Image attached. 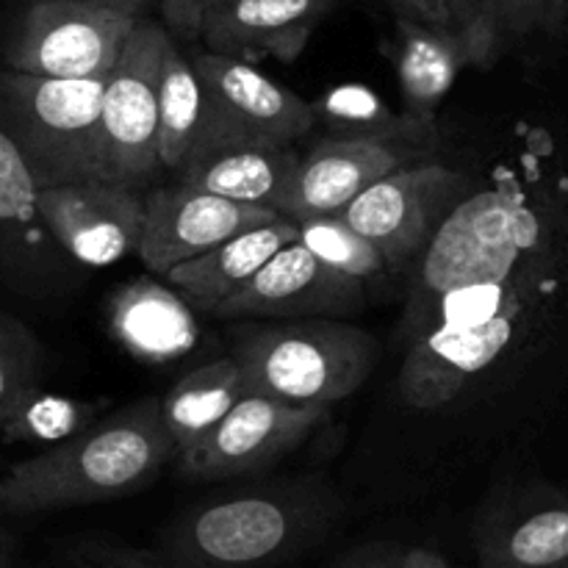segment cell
Returning a JSON list of instances; mask_svg holds the SVG:
<instances>
[{
	"mask_svg": "<svg viewBox=\"0 0 568 568\" xmlns=\"http://www.w3.org/2000/svg\"><path fill=\"white\" fill-rule=\"evenodd\" d=\"M344 516L322 477H286L192 505L161 530L164 568H275L320 547Z\"/></svg>",
	"mask_w": 568,
	"mask_h": 568,
	"instance_id": "6da1fadb",
	"label": "cell"
},
{
	"mask_svg": "<svg viewBox=\"0 0 568 568\" xmlns=\"http://www.w3.org/2000/svg\"><path fill=\"white\" fill-rule=\"evenodd\" d=\"M172 458L178 453L161 422V399H139L11 466L0 477V514L33 516L131 497Z\"/></svg>",
	"mask_w": 568,
	"mask_h": 568,
	"instance_id": "7a4b0ae2",
	"label": "cell"
},
{
	"mask_svg": "<svg viewBox=\"0 0 568 568\" xmlns=\"http://www.w3.org/2000/svg\"><path fill=\"white\" fill-rule=\"evenodd\" d=\"M381 342L344 320H277L244 325L233 338L244 394L331 408L353 397L381 364Z\"/></svg>",
	"mask_w": 568,
	"mask_h": 568,
	"instance_id": "3957f363",
	"label": "cell"
},
{
	"mask_svg": "<svg viewBox=\"0 0 568 568\" xmlns=\"http://www.w3.org/2000/svg\"><path fill=\"white\" fill-rule=\"evenodd\" d=\"M103 81L0 72V128L22 150L42 189L103 178Z\"/></svg>",
	"mask_w": 568,
	"mask_h": 568,
	"instance_id": "277c9868",
	"label": "cell"
},
{
	"mask_svg": "<svg viewBox=\"0 0 568 568\" xmlns=\"http://www.w3.org/2000/svg\"><path fill=\"white\" fill-rule=\"evenodd\" d=\"M538 214L516 189L469 192L416 258V277L403 316L419 311L447 288L508 281L525 255L538 247Z\"/></svg>",
	"mask_w": 568,
	"mask_h": 568,
	"instance_id": "5b68a950",
	"label": "cell"
},
{
	"mask_svg": "<svg viewBox=\"0 0 568 568\" xmlns=\"http://www.w3.org/2000/svg\"><path fill=\"white\" fill-rule=\"evenodd\" d=\"M192 64L203 87V116L189 155L231 144L292 148L316 125L311 103L250 61L203 50Z\"/></svg>",
	"mask_w": 568,
	"mask_h": 568,
	"instance_id": "8992f818",
	"label": "cell"
},
{
	"mask_svg": "<svg viewBox=\"0 0 568 568\" xmlns=\"http://www.w3.org/2000/svg\"><path fill=\"white\" fill-rule=\"evenodd\" d=\"M164 26L139 17L120 50V59L103 81L100 100V142L103 178L122 186L142 189L159 161V67L164 50Z\"/></svg>",
	"mask_w": 568,
	"mask_h": 568,
	"instance_id": "52a82bcc",
	"label": "cell"
},
{
	"mask_svg": "<svg viewBox=\"0 0 568 568\" xmlns=\"http://www.w3.org/2000/svg\"><path fill=\"white\" fill-rule=\"evenodd\" d=\"M136 20L81 0H31L6 48V70L70 81L105 78Z\"/></svg>",
	"mask_w": 568,
	"mask_h": 568,
	"instance_id": "ba28073f",
	"label": "cell"
},
{
	"mask_svg": "<svg viewBox=\"0 0 568 568\" xmlns=\"http://www.w3.org/2000/svg\"><path fill=\"white\" fill-rule=\"evenodd\" d=\"M469 192L466 172L447 164H405L364 189L338 216L381 250L388 270H405Z\"/></svg>",
	"mask_w": 568,
	"mask_h": 568,
	"instance_id": "9c48e42d",
	"label": "cell"
},
{
	"mask_svg": "<svg viewBox=\"0 0 568 568\" xmlns=\"http://www.w3.org/2000/svg\"><path fill=\"white\" fill-rule=\"evenodd\" d=\"M327 408L288 405L264 394H244L231 410L178 455V471L192 483H225L261 475L305 442Z\"/></svg>",
	"mask_w": 568,
	"mask_h": 568,
	"instance_id": "30bf717a",
	"label": "cell"
},
{
	"mask_svg": "<svg viewBox=\"0 0 568 568\" xmlns=\"http://www.w3.org/2000/svg\"><path fill=\"white\" fill-rule=\"evenodd\" d=\"M364 305V281L331 270L294 239L209 314L220 320H347Z\"/></svg>",
	"mask_w": 568,
	"mask_h": 568,
	"instance_id": "8fae6325",
	"label": "cell"
},
{
	"mask_svg": "<svg viewBox=\"0 0 568 568\" xmlns=\"http://www.w3.org/2000/svg\"><path fill=\"white\" fill-rule=\"evenodd\" d=\"M39 216L55 247L83 266H114L139 250L144 197L114 181H81L39 189Z\"/></svg>",
	"mask_w": 568,
	"mask_h": 568,
	"instance_id": "7c38bea8",
	"label": "cell"
},
{
	"mask_svg": "<svg viewBox=\"0 0 568 568\" xmlns=\"http://www.w3.org/2000/svg\"><path fill=\"white\" fill-rule=\"evenodd\" d=\"M142 197L144 227L136 255L150 272L161 277L172 266L209 253L225 239L281 216L270 205L236 203L178 181Z\"/></svg>",
	"mask_w": 568,
	"mask_h": 568,
	"instance_id": "4fadbf2b",
	"label": "cell"
},
{
	"mask_svg": "<svg viewBox=\"0 0 568 568\" xmlns=\"http://www.w3.org/2000/svg\"><path fill=\"white\" fill-rule=\"evenodd\" d=\"M414 144L386 136H327L300 155L277 214L292 222L333 216L388 172L410 164Z\"/></svg>",
	"mask_w": 568,
	"mask_h": 568,
	"instance_id": "5bb4252c",
	"label": "cell"
},
{
	"mask_svg": "<svg viewBox=\"0 0 568 568\" xmlns=\"http://www.w3.org/2000/svg\"><path fill=\"white\" fill-rule=\"evenodd\" d=\"M525 311H505L483 325L433 327L405 347L397 392L416 410L453 403L480 372L494 366L514 344Z\"/></svg>",
	"mask_w": 568,
	"mask_h": 568,
	"instance_id": "9a60e30c",
	"label": "cell"
},
{
	"mask_svg": "<svg viewBox=\"0 0 568 568\" xmlns=\"http://www.w3.org/2000/svg\"><path fill=\"white\" fill-rule=\"evenodd\" d=\"M336 0H214L200 22L205 50L255 64H294Z\"/></svg>",
	"mask_w": 568,
	"mask_h": 568,
	"instance_id": "2e32d148",
	"label": "cell"
},
{
	"mask_svg": "<svg viewBox=\"0 0 568 568\" xmlns=\"http://www.w3.org/2000/svg\"><path fill=\"white\" fill-rule=\"evenodd\" d=\"M475 547L483 568H568V494L491 505L477 519Z\"/></svg>",
	"mask_w": 568,
	"mask_h": 568,
	"instance_id": "e0dca14e",
	"label": "cell"
},
{
	"mask_svg": "<svg viewBox=\"0 0 568 568\" xmlns=\"http://www.w3.org/2000/svg\"><path fill=\"white\" fill-rule=\"evenodd\" d=\"M109 333L142 364H172L197 347L192 303L153 277H133L109 297Z\"/></svg>",
	"mask_w": 568,
	"mask_h": 568,
	"instance_id": "ac0fdd59",
	"label": "cell"
},
{
	"mask_svg": "<svg viewBox=\"0 0 568 568\" xmlns=\"http://www.w3.org/2000/svg\"><path fill=\"white\" fill-rule=\"evenodd\" d=\"M297 164L300 153L294 148L231 144L192 153L175 170V181L236 203L270 205L277 211Z\"/></svg>",
	"mask_w": 568,
	"mask_h": 568,
	"instance_id": "d6986e66",
	"label": "cell"
},
{
	"mask_svg": "<svg viewBox=\"0 0 568 568\" xmlns=\"http://www.w3.org/2000/svg\"><path fill=\"white\" fill-rule=\"evenodd\" d=\"M297 239V222L277 216L258 227L236 233L209 253L189 258L166 272V283L200 311H211L244 286L272 255Z\"/></svg>",
	"mask_w": 568,
	"mask_h": 568,
	"instance_id": "ffe728a7",
	"label": "cell"
},
{
	"mask_svg": "<svg viewBox=\"0 0 568 568\" xmlns=\"http://www.w3.org/2000/svg\"><path fill=\"white\" fill-rule=\"evenodd\" d=\"M397 22V78L403 92V114L430 133L444 98L455 78L469 67L466 50L453 28L427 26V22L394 17Z\"/></svg>",
	"mask_w": 568,
	"mask_h": 568,
	"instance_id": "44dd1931",
	"label": "cell"
},
{
	"mask_svg": "<svg viewBox=\"0 0 568 568\" xmlns=\"http://www.w3.org/2000/svg\"><path fill=\"white\" fill-rule=\"evenodd\" d=\"M39 189L22 150L0 128V261L14 272L33 270L53 242L39 216Z\"/></svg>",
	"mask_w": 568,
	"mask_h": 568,
	"instance_id": "7402d4cb",
	"label": "cell"
},
{
	"mask_svg": "<svg viewBox=\"0 0 568 568\" xmlns=\"http://www.w3.org/2000/svg\"><path fill=\"white\" fill-rule=\"evenodd\" d=\"M239 397H244V381L231 355L209 361L181 377L161 397V422L175 444V453L192 449L236 405Z\"/></svg>",
	"mask_w": 568,
	"mask_h": 568,
	"instance_id": "603a6c76",
	"label": "cell"
},
{
	"mask_svg": "<svg viewBox=\"0 0 568 568\" xmlns=\"http://www.w3.org/2000/svg\"><path fill=\"white\" fill-rule=\"evenodd\" d=\"M203 116V87L192 59L166 37L159 67V161L175 172L197 139Z\"/></svg>",
	"mask_w": 568,
	"mask_h": 568,
	"instance_id": "cb8c5ba5",
	"label": "cell"
},
{
	"mask_svg": "<svg viewBox=\"0 0 568 568\" xmlns=\"http://www.w3.org/2000/svg\"><path fill=\"white\" fill-rule=\"evenodd\" d=\"M314 109L316 122H327L336 136H386L405 139L414 144L422 136L419 128L405 114H394L381 94L361 83H344V87L331 89L322 94Z\"/></svg>",
	"mask_w": 568,
	"mask_h": 568,
	"instance_id": "d4e9b609",
	"label": "cell"
},
{
	"mask_svg": "<svg viewBox=\"0 0 568 568\" xmlns=\"http://www.w3.org/2000/svg\"><path fill=\"white\" fill-rule=\"evenodd\" d=\"M98 403L61 397L33 388L0 425V438L6 442H31V444H61L75 433L87 430L98 419Z\"/></svg>",
	"mask_w": 568,
	"mask_h": 568,
	"instance_id": "484cf974",
	"label": "cell"
},
{
	"mask_svg": "<svg viewBox=\"0 0 568 568\" xmlns=\"http://www.w3.org/2000/svg\"><path fill=\"white\" fill-rule=\"evenodd\" d=\"M297 242L311 250L316 258L325 261L331 270L358 277L364 283L388 270L381 250L338 214L311 216V220L297 222Z\"/></svg>",
	"mask_w": 568,
	"mask_h": 568,
	"instance_id": "4316f807",
	"label": "cell"
},
{
	"mask_svg": "<svg viewBox=\"0 0 568 568\" xmlns=\"http://www.w3.org/2000/svg\"><path fill=\"white\" fill-rule=\"evenodd\" d=\"M42 347L37 336L9 314H0V425L6 416L39 388Z\"/></svg>",
	"mask_w": 568,
	"mask_h": 568,
	"instance_id": "83f0119b",
	"label": "cell"
},
{
	"mask_svg": "<svg viewBox=\"0 0 568 568\" xmlns=\"http://www.w3.org/2000/svg\"><path fill=\"white\" fill-rule=\"evenodd\" d=\"M449 26L458 33L469 67H491L503 48L497 0H447Z\"/></svg>",
	"mask_w": 568,
	"mask_h": 568,
	"instance_id": "f1b7e54d",
	"label": "cell"
},
{
	"mask_svg": "<svg viewBox=\"0 0 568 568\" xmlns=\"http://www.w3.org/2000/svg\"><path fill=\"white\" fill-rule=\"evenodd\" d=\"M568 0H497L499 33L505 37H530L555 33L564 28Z\"/></svg>",
	"mask_w": 568,
	"mask_h": 568,
	"instance_id": "f546056e",
	"label": "cell"
},
{
	"mask_svg": "<svg viewBox=\"0 0 568 568\" xmlns=\"http://www.w3.org/2000/svg\"><path fill=\"white\" fill-rule=\"evenodd\" d=\"M214 0H161L166 31L178 39H200V22Z\"/></svg>",
	"mask_w": 568,
	"mask_h": 568,
	"instance_id": "4dcf8cb0",
	"label": "cell"
},
{
	"mask_svg": "<svg viewBox=\"0 0 568 568\" xmlns=\"http://www.w3.org/2000/svg\"><path fill=\"white\" fill-rule=\"evenodd\" d=\"M81 568H164L155 549L133 547H100L78 560Z\"/></svg>",
	"mask_w": 568,
	"mask_h": 568,
	"instance_id": "1f68e13d",
	"label": "cell"
},
{
	"mask_svg": "<svg viewBox=\"0 0 568 568\" xmlns=\"http://www.w3.org/2000/svg\"><path fill=\"white\" fill-rule=\"evenodd\" d=\"M405 549L394 541H372L338 558L331 568H399Z\"/></svg>",
	"mask_w": 568,
	"mask_h": 568,
	"instance_id": "d6a6232c",
	"label": "cell"
},
{
	"mask_svg": "<svg viewBox=\"0 0 568 568\" xmlns=\"http://www.w3.org/2000/svg\"><path fill=\"white\" fill-rule=\"evenodd\" d=\"M392 6L394 17H405V20L427 22V26L453 28L449 26L447 0H386Z\"/></svg>",
	"mask_w": 568,
	"mask_h": 568,
	"instance_id": "836d02e7",
	"label": "cell"
},
{
	"mask_svg": "<svg viewBox=\"0 0 568 568\" xmlns=\"http://www.w3.org/2000/svg\"><path fill=\"white\" fill-rule=\"evenodd\" d=\"M399 568H453L447 564V558L433 549L425 547H414V549H405L403 560H399Z\"/></svg>",
	"mask_w": 568,
	"mask_h": 568,
	"instance_id": "e575fe53",
	"label": "cell"
},
{
	"mask_svg": "<svg viewBox=\"0 0 568 568\" xmlns=\"http://www.w3.org/2000/svg\"><path fill=\"white\" fill-rule=\"evenodd\" d=\"M81 3L105 6V9L122 11V14L131 17H148V9L153 6V0H81Z\"/></svg>",
	"mask_w": 568,
	"mask_h": 568,
	"instance_id": "d590c367",
	"label": "cell"
}]
</instances>
